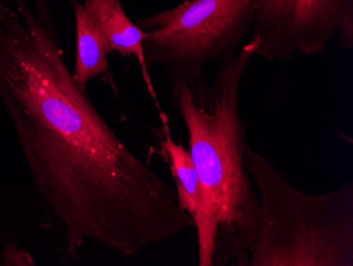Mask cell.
I'll return each mask as SVG.
<instances>
[{
  "instance_id": "52a82bcc",
  "label": "cell",
  "mask_w": 353,
  "mask_h": 266,
  "mask_svg": "<svg viewBox=\"0 0 353 266\" xmlns=\"http://www.w3.org/2000/svg\"><path fill=\"white\" fill-rule=\"evenodd\" d=\"M158 114L161 120V128L159 131L161 140L159 144L160 151L158 153L168 164L170 173L176 182L174 191L180 207L194 222V218L199 212L201 202L199 180L195 164L192 162L190 151L186 150L181 142H176L172 138L168 114L164 111L159 112Z\"/></svg>"
},
{
  "instance_id": "8992f818",
  "label": "cell",
  "mask_w": 353,
  "mask_h": 266,
  "mask_svg": "<svg viewBox=\"0 0 353 266\" xmlns=\"http://www.w3.org/2000/svg\"><path fill=\"white\" fill-rule=\"evenodd\" d=\"M83 7L108 41L111 53H120L122 57H136L148 95L154 101L158 113L163 111L146 64L144 50L146 32L128 17L123 8L122 0H84Z\"/></svg>"
},
{
  "instance_id": "9c48e42d",
  "label": "cell",
  "mask_w": 353,
  "mask_h": 266,
  "mask_svg": "<svg viewBox=\"0 0 353 266\" xmlns=\"http://www.w3.org/2000/svg\"><path fill=\"white\" fill-rule=\"evenodd\" d=\"M1 265H35L34 260L29 254L19 249L11 244H6Z\"/></svg>"
},
{
  "instance_id": "277c9868",
  "label": "cell",
  "mask_w": 353,
  "mask_h": 266,
  "mask_svg": "<svg viewBox=\"0 0 353 266\" xmlns=\"http://www.w3.org/2000/svg\"><path fill=\"white\" fill-rule=\"evenodd\" d=\"M256 0H186L141 19L148 68L172 67L204 75L210 63L235 55L253 28Z\"/></svg>"
},
{
  "instance_id": "30bf717a",
  "label": "cell",
  "mask_w": 353,
  "mask_h": 266,
  "mask_svg": "<svg viewBox=\"0 0 353 266\" xmlns=\"http://www.w3.org/2000/svg\"><path fill=\"white\" fill-rule=\"evenodd\" d=\"M34 6L35 13H37L39 21L49 29L55 28L52 13H51L50 0H34Z\"/></svg>"
},
{
  "instance_id": "7a4b0ae2",
  "label": "cell",
  "mask_w": 353,
  "mask_h": 266,
  "mask_svg": "<svg viewBox=\"0 0 353 266\" xmlns=\"http://www.w3.org/2000/svg\"><path fill=\"white\" fill-rule=\"evenodd\" d=\"M259 50V41L251 37L235 55L216 63L212 82L204 75L165 67L199 180L201 202L194 218L199 266H250L259 196L245 166L240 89Z\"/></svg>"
},
{
  "instance_id": "5b68a950",
  "label": "cell",
  "mask_w": 353,
  "mask_h": 266,
  "mask_svg": "<svg viewBox=\"0 0 353 266\" xmlns=\"http://www.w3.org/2000/svg\"><path fill=\"white\" fill-rule=\"evenodd\" d=\"M353 48V0H256L252 37L265 61H290L296 55Z\"/></svg>"
},
{
  "instance_id": "3957f363",
  "label": "cell",
  "mask_w": 353,
  "mask_h": 266,
  "mask_svg": "<svg viewBox=\"0 0 353 266\" xmlns=\"http://www.w3.org/2000/svg\"><path fill=\"white\" fill-rule=\"evenodd\" d=\"M245 160L259 196L250 266H353L352 180L310 194L249 144Z\"/></svg>"
},
{
  "instance_id": "6da1fadb",
  "label": "cell",
  "mask_w": 353,
  "mask_h": 266,
  "mask_svg": "<svg viewBox=\"0 0 353 266\" xmlns=\"http://www.w3.org/2000/svg\"><path fill=\"white\" fill-rule=\"evenodd\" d=\"M0 100L67 259L90 243L134 258L194 228L174 188L77 84L57 30L21 0L0 3Z\"/></svg>"
},
{
  "instance_id": "ba28073f",
  "label": "cell",
  "mask_w": 353,
  "mask_h": 266,
  "mask_svg": "<svg viewBox=\"0 0 353 266\" xmlns=\"http://www.w3.org/2000/svg\"><path fill=\"white\" fill-rule=\"evenodd\" d=\"M77 33V53H75L73 77L79 87L86 89L89 81L95 77L109 75L107 55L111 53L108 41L98 26L91 19L86 10L77 0L73 1Z\"/></svg>"
}]
</instances>
